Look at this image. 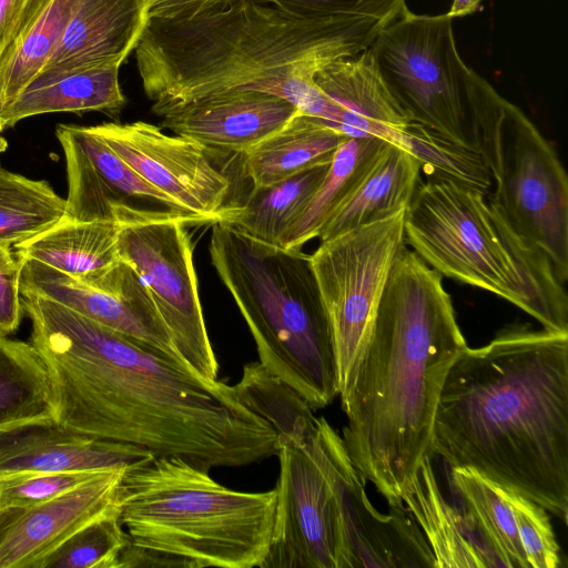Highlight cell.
I'll return each mask as SVG.
<instances>
[{"label": "cell", "instance_id": "obj_41", "mask_svg": "<svg viewBox=\"0 0 568 568\" xmlns=\"http://www.w3.org/2000/svg\"><path fill=\"white\" fill-rule=\"evenodd\" d=\"M7 148H8L7 141L2 136H0V153L6 151Z\"/></svg>", "mask_w": 568, "mask_h": 568}, {"label": "cell", "instance_id": "obj_8", "mask_svg": "<svg viewBox=\"0 0 568 568\" xmlns=\"http://www.w3.org/2000/svg\"><path fill=\"white\" fill-rule=\"evenodd\" d=\"M476 150L495 192L487 197L568 280V179L554 145L481 77L473 94Z\"/></svg>", "mask_w": 568, "mask_h": 568}, {"label": "cell", "instance_id": "obj_37", "mask_svg": "<svg viewBox=\"0 0 568 568\" xmlns=\"http://www.w3.org/2000/svg\"><path fill=\"white\" fill-rule=\"evenodd\" d=\"M21 260L0 243V336L17 331L24 313L20 294Z\"/></svg>", "mask_w": 568, "mask_h": 568}, {"label": "cell", "instance_id": "obj_32", "mask_svg": "<svg viewBox=\"0 0 568 568\" xmlns=\"http://www.w3.org/2000/svg\"><path fill=\"white\" fill-rule=\"evenodd\" d=\"M410 152L428 179L447 180L488 196L493 180L480 154L415 122L394 142Z\"/></svg>", "mask_w": 568, "mask_h": 568}, {"label": "cell", "instance_id": "obj_24", "mask_svg": "<svg viewBox=\"0 0 568 568\" xmlns=\"http://www.w3.org/2000/svg\"><path fill=\"white\" fill-rule=\"evenodd\" d=\"M115 220L79 222L61 219L55 225L16 245V254L89 281L121 261Z\"/></svg>", "mask_w": 568, "mask_h": 568}, {"label": "cell", "instance_id": "obj_29", "mask_svg": "<svg viewBox=\"0 0 568 568\" xmlns=\"http://www.w3.org/2000/svg\"><path fill=\"white\" fill-rule=\"evenodd\" d=\"M55 418L48 368L31 343L0 336V429Z\"/></svg>", "mask_w": 568, "mask_h": 568}, {"label": "cell", "instance_id": "obj_5", "mask_svg": "<svg viewBox=\"0 0 568 568\" xmlns=\"http://www.w3.org/2000/svg\"><path fill=\"white\" fill-rule=\"evenodd\" d=\"M209 252L255 341L260 364L313 409L339 392L327 314L311 255L251 239L222 221Z\"/></svg>", "mask_w": 568, "mask_h": 568}, {"label": "cell", "instance_id": "obj_42", "mask_svg": "<svg viewBox=\"0 0 568 568\" xmlns=\"http://www.w3.org/2000/svg\"><path fill=\"white\" fill-rule=\"evenodd\" d=\"M3 130V126L1 124V120H0V132Z\"/></svg>", "mask_w": 568, "mask_h": 568}, {"label": "cell", "instance_id": "obj_28", "mask_svg": "<svg viewBox=\"0 0 568 568\" xmlns=\"http://www.w3.org/2000/svg\"><path fill=\"white\" fill-rule=\"evenodd\" d=\"M387 142L376 136L347 138L335 152L323 182L283 235L281 247L298 250L318 237Z\"/></svg>", "mask_w": 568, "mask_h": 568}, {"label": "cell", "instance_id": "obj_25", "mask_svg": "<svg viewBox=\"0 0 568 568\" xmlns=\"http://www.w3.org/2000/svg\"><path fill=\"white\" fill-rule=\"evenodd\" d=\"M119 64L45 80H33L17 99L0 113L4 128L44 113L99 111L120 113L125 104L119 82Z\"/></svg>", "mask_w": 568, "mask_h": 568}, {"label": "cell", "instance_id": "obj_34", "mask_svg": "<svg viewBox=\"0 0 568 568\" xmlns=\"http://www.w3.org/2000/svg\"><path fill=\"white\" fill-rule=\"evenodd\" d=\"M505 495L511 507L529 567H561L560 548L548 511L517 493L505 489Z\"/></svg>", "mask_w": 568, "mask_h": 568}, {"label": "cell", "instance_id": "obj_3", "mask_svg": "<svg viewBox=\"0 0 568 568\" xmlns=\"http://www.w3.org/2000/svg\"><path fill=\"white\" fill-rule=\"evenodd\" d=\"M466 346L442 274L405 244L338 392L346 452L387 504L403 503L419 465L433 457L442 388Z\"/></svg>", "mask_w": 568, "mask_h": 568}, {"label": "cell", "instance_id": "obj_26", "mask_svg": "<svg viewBox=\"0 0 568 568\" xmlns=\"http://www.w3.org/2000/svg\"><path fill=\"white\" fill-rule=\"evenodd\" d=\"M459 510L493 568H530L505 489L473 469L449 467Z\"/></svg>", "mask_w": 568, "mask_h": 568}, {"label": "cell", "instance_id": "obj_23", "mask_svg": "<svg viewBox=\"0 0 568 568\" xmlns=\"http://www.w3.org/2000/svg\"><path fill=\"white\" fill-rule=\"evenodd\" d=\"M348 136L320 119L298 112L243 155V169L253 187L283 181L310 168L331 164Z\"/></svg>", "mask_w": 568, "mask_h": 568}, {"label": "cell", "instance_id": "obj_10", "mask_svg": "<svg viewBox=\"0 0 568 568\" xmlns=\"http://www.w3.org/2000/svg\"><path fill=\"white\" fill-rule=\"evenodd\" d=\"M118 250L146 285L184 364L197 376L219 379V362L205 326L190 236L192 223L172 211L114 204Z\"/></svg>", "mask_w": 568, "mask_h": 568}, {"label": "cell", "instance_id": "obj_21", "mask_svg": "<svg viewBox=\"0 0 568 568\" xmlns=\"http://www.w3.org/2000/svg\"><path fill=\"white\" fill-rule=\"evenodd\" d=\"M402 501L423 531L435 568H493L459 508L443 496L432 457L422 462Z\"/></svg>", "mask_w": 568, "mask_h": 568}, {"label": "cell", "instance_id": "obj_15", "mask_svg": "<svg viewBox=\"0 0 568 568\" xmlns=\"http://www.w3.org/2000/svg\"><path fill=\"white\" fill-rule=\"evenodd\" d=\"M20 260L21 295L60 303L190 369L176 352L146 285L125 262L82 281L42 263Z\"/></svg>", "mask_w": 568, "mask_h": 568}, {"label": "cell", "instance_id": "obj_14", "mask_svg": "<svg viewBox=\"0 0 568 568\" xmlns=\"http://www.w3.org/2000/svg\"><path fill=\"white\" fill-rule=\"evenodd\" d=\"M144 181L174 201L196 224L221 221L231 190L200 143L143 122L90 126Z\"/></svg>", "mask_w": 568, "mask_h": 568}, {"label": "cell", "instance_id": "obj_7", "mask_svg": "<svg viewBox=\"0 0 568 568\" xmlns=\"http://www.w3.org/2000/svg\"><path fill=\"white\" fill-rule=\"evenodd\" d=\"M405 243L442 276L508 301L545 329L568 332V295L547 255L487 195L447 180L420 183L406 207Z\"/></svg>", "mask_w": 568, "mask_h": 568}, {"label": "cell", "instance_id": "obj_17", "mask_svg": "<svg viewBox=\"0 0 568 568\" xmlns=\"http://www.w3.org/2000/svg\"><path fill=\"white\" fill-rule=\"evenodd\" d=\"M301 112L291 101L260 91H231L173 104L154 113L161 126L209 148L243 154Z\"/></svg>", "mask_w": 568, "mask_h": 568}, {"label": "cell", "instance_id": "obj_16", "mask_svg": "<svg viewBox=\"0 0 568 568\" xmlns=\"http://www.w3.org/2000/svg\"><path fill=\"white\" fill-rule=\"evenodd\" d=\"M128 467L105 469L48 501L0 509V568H41L81 528L121 514V484Z\"/></svg>", "mask_w": 568, "mask_h": 568}, {"label": "cell", "instance_id": "obj_36", "mask_svg": "<svg viewBox=\"0 0 568 568\" xmlns=\"http://www.w3.org/2000/svg\"><path fill=\"white\" fill-rule=\"evenodd\" d=\"M286 11L320 18H366L388 24L407 11L404 0H258Z\"/></svg>", "mask_w": 568, "mask_h": 568}, {"label": "cell", "instance_id": "obj_18", "mask_svg": "<svg viewBox=\"0 0 568 568\" xmlns=\"http://www.w3.org/2000/svg\"><path fill=\"white\" fill-rule=\"evenodd\" d=\"M152 455L133 445L74 432L54 419L0 429V478L126 467Z\"/></svg>", "mask_w": 568, "mask_h": 568}, {"label": "cell", "instance_id": "obj_4", "mask_svg": "<svg viewBox=\"0 0 568 568\" xmlns=\"http://www.w3.org/2000/svg\"><path fill=\"white\" fill-rule=\"evenodd\" d=\"M383 27L373 19L304 17L258 0H229L149 17L134 51L153 112L231 91H260L325 122L329 105L315 74L368 49Z\"/></svg>", "mask_w": 568, "mask_h": 568}, {"label": "cell", "instance_id": "obj_30", "mask_svg": "<svg viewBox=\"0 0 568 568\" xmlns=\"http://www.w3.org/2000/svg\"><path fill=\"white\" fill-rule=\"evenodd\" d=\"M80 0H52L34 26L0 57V113L43 70L58 48Z\"/></svg>", "mask_w": 568, "mask_h": 568}, {"label": "cell", "instance_id": "obj_31", "mask_svg": "<svg viewBox=\"0 0 568 568\" xmlns=\"http://www.w3.org/2000/svg\"><path fill=\"white\" fill-rule=\"evenodd\" d=\"M65 199L51 185L0 168V243L16 246L55 225Z\"/></svg>", "mask_w": 568, "mask_h": 568}, {"label": "cell", "instance_id": "obj_13", "mask_svg": "<svg viewBox=\"0 0 568 568\" xmlns=\"http://www.w3.org/2000/svg\"><path fill=\"white\" fill-rule=\"evenodd\" d=\"M314 438L335 491L344 547V568H435L428 542L404 503L381 514L369 501L342 436L321 417Z\"/></svg>", "mask_w": 568, "mask_h": 568}, {"label": "cell", "instance_id": "obj_27", "mask_svg": "<svg viewBox=\"0 0 568 568\" xmlns=\"http://www.w3.org/2000/svg\"><path fill=\"white\" fill-rule=\"evenodd\" d=\"M329 164L296 173L283 181L253 187L245 203L226 206L225 224L256 241L281 246L283 235L323 182Z\"/></svg>", "mask_w": 568, "mask_h": 568}, {"label": "cell", "instance_id": "obj_19", "mask_svg": "<svg viewBox=\"0 0 568 568\" xmlns=\"http://www.w3.org/2000/svg\"><path fill=\"white\" fill-rule=\"evenodd\" d=\"M151 2L80 0L58 48L33 80L121 65L140 40Z\"/></svg>", "mask_w": 568, "mask_h": 568}, {"label": "cell", "instance_id": "obj_35", "mask_svg": "<svg viewBox=\"0 0 568 568\" xmlns=\"http://www.w3.org/2000/svg\"><path fill=\"white\" fill-rule=\"evenodd\" d=\"M103 470L105 469L34 473L0 478V509L48 501L77 488Z\"/></svg>", "mask_w": 568, "mask_h": 568}, {"label": "cell", "instance_id": "obj_9", "mask_svg": "<svg viewBox=\"0 0 568 568\" xmlns=\"http://www.w3.org/2000/svg\"><path fill=\"white\" fill-rule=\"evenodd\" d=\"M369 49L412 122L477 152L473 92L478 73L459 55L450 17L407 10L381 29Z\"/></svg>", "mask_w": 568, "mask_h": 568}, {"label": "cell", "instance_id": "obj_12", "mask_svg": "<svg viewBox=\"0 0 568 568\" xmlns=\"http://www.w3.org/2000/svg\"><path fill=\"white\" fill-rule=\"evenodd\" d=\"M314 427L304 437H277L275 519L260 568H344L339 510Z\"/></svg>", "mask_w": 568, "mask_h": 568}, {"label": "cell", "instance_id": "obj_33", "mask_svg": "<svg viewBox=\"0 0 568 568\" xmlns=\"http://www.w3.org/2000/svg\"><path fill=\"white\" fill-rule=\"evenodd\" d=\"M121 514L104 516L81 528L48 556L41 568H120L130 537Z\"/></svg>", "mask_w": 568, "mask_h": 568}, {"label": "cell", "instance_id": "obj_6", "mask_svg": "<svg viewBox=\"0 0 568 568\" xmlns=\"http://www.w3.org/2000/svg\"><path fill=\"white\" fill-rule=\"evenodd\" d=\"M276 489L240 491L179 457L130 465L121 484V521L133 546L178 567L253 568L273 535Z\"/></svg>", "mask_w": 568, "mask_h": 568}, {"label": "cell", "instance_id": "obj_20", "mask_svg": "<svg viewBox=\"0 0 568 568\" xmlns=\"http://www.w3.org/2000/svg\"><path fill=\"white\" fill-rule=\"evenodd\" d=\"M314 82L331 106L327 125L348 138L388 142L413 123L385 85L371 49L323 67Z\"/></svg>", "mask_w": 568, "mask_h": 568}, {"label": "cell", "instance_id": "obj_38", "mask_svg": "<svg viewBox=\"0 0 568 568\" xmlns=\"http://www.w3.org/2000/svg\"><path fill=\"white\" fill-rule=\"evenodd\" d=\"M52 0H0V57L12 50Z\"/></svg>", "mask_w": 568, "mask_h": 568}, {"label": "cell", "instance_id": "obj_11", "mask_svg": "<svg viewBox=\"0 0 568 568\" xmlns=\"http://www.w3.org/2000/svg\"><path fill=\"white\" fill-rule=\"evenodd\" d=\"M406 209L321 241L311 265L331 326L341 384L367 336L405 243Z\"/></svg>", "mask_w": 568, "mask_h": 568}, {"label": "cell", "instance_id": "obj_22", "mask_svg": "<svg viewBox=\"0 0 568 568\" xmlns=\"http://www.w3.org/2000/svg\"><path fill=\"white\" fill-rule=\"evenodd\" d=\"M420 164L410 152L387 142L318 237L327 240L406 209L420 184Z\"/></svg>", "mask_w": 568, "mask_h": 568}, {"label": "cell", "instance_id": "obj_40", "mask_svg": "<svg viewBox=\"0 0 568 568\" xmlns=\"http://www.w3.org/2000/svg\"><path fill=\"white\" fill-rule=\"evenodd\" d=\"M481 1L483 0H453L450 9L446 14L452 19L470 14L478 10Z\"/></svg>", "mask_w": 568, "mask_h": 568}, {"label": "cell", "instance_id": "obj_1", "mask_svg": "<svg viewBox=\"0 0 568 568\" xmlns=\"http://www.w3.org/2000/svg\"><path fill=\"white\" fill-rule=\"evenodd\" d=\"M21 303L60 425L206 470L276 456L275 429L234 385L202 378L52 300L24 294Z\"/></svg>", "mask_w": 568, "mask_h": 568}, {"label": "cell", "instance_id": "obj_2", "mask_svg": "<svg viewBox=\"0 0 568 568\" xmlns=\"http://www.w3.org/2000/svg\"><path fill=\"white\" fill-rule=\"evenodd\" d=\"M432 454L568 519V332L515 323L466 346L439 396Z\"/></svg>", "mask_w": 568, "mask_h": 568}, {"label": "cell", "instance_id": "obj_39", "mask_svg": "<svg viewBox=\"0 0 568 568\" xmlns=\"http://www.w3.org/2000/svg\"><path fill=\"white\" fill-rule=\"evenodd\" d=\"M229 0H152L149 17H166L212 7Z\"/></svg>", "mask_w": 568, "mask_h": 568}]
</instances>
